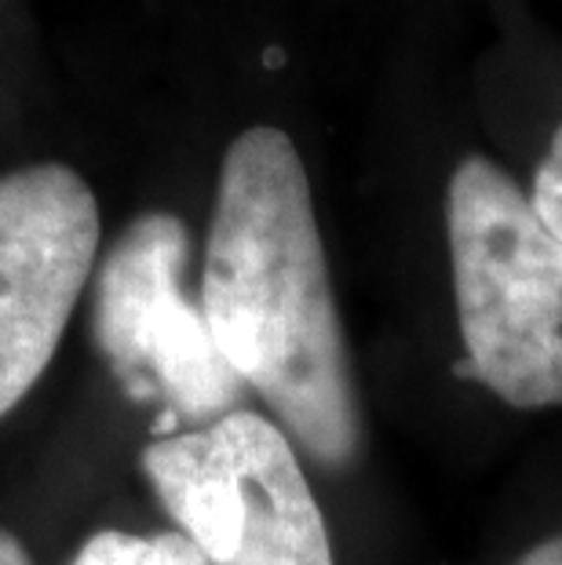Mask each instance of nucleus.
<instances>
[{
  "label": "nucleus",
  "instance_id": "obj_2",
  "mask_svg": "<svg viewBox=\"0 0 562 565\" xmlns=\"http://www.w3.org/2000/svg\"><path fill=\"white\" fill-rule=\"evenodd\" d=\"M446 234L468 369L511 408L562 402V242L505 168L468 153Z\"/></svg>",
  "mask_w": 562,
  "mask_h": 565
},
{
  "label": "nucleus",
  "instance_id": "obj_5",
  "mask_svg": "<svg viewBox=\"0 0 562 565\" xmlns=\"http://www.w3.org/2000/svg\"><path fill=\"white\" fill-rule=\"evenodd\" d=\"M99 201L70 164L0 175V419L52 365L99 252Z\"/></svg>",
  "mask_w": 562,
  "mask_h": 565
},
{
  "label": "nucleus",
  "instance_id": "obj_9",
  "mask_svg": "<svg viewBox=\"0 0 562 565\" xmlns=\"http://www.w3.org/2000/svg\"><path fill=\"white\" fill-rule=\"evenodd\" d=\"M0 565H33L30 551L19 544V536L11 529H0Z\"/></svg>",
  "mask_w": 562,
  "mask_h": 565
},
{
  "label": "nucleus",
  "instance_id": "obj_1",
  "mask_svg": "<svg viewBox=\"0 0 562 565\" xmlns=\"http://www.w3.org/2000/svg\"><path fill=\"white\" fill-rule=\"evenodd\" d=\"M201 310L223 358L329 471L362 449L351 358L296 142L253 125L223 153Z\"/></svg>",
  "mask_w": 562,
  "mask_h": 565
},
{
  "label": "nucleus",
  "instance_id": "obj_7",
  "mask_svg": "<svg viewBox=\"0 0 562 565\" xmlns=\"http://www.w3.org/2000/svg\"><path fill=\"white\" fill-rule=\"evenodd\" d=\"M533 212L541 215V223L562 242V125L552 131V142H548V153L537 164L533 175Z\"/></svg>",
  "mask_w": 562,
  "mask_h": 565
},
{
  "label": "nucleus",
  "instance_id": "obj_8",
  "mask_svg": "<svg viewBox=\"0 0 562 565\" xmlns=\"http://www.w3.org/2000/svg\"><path fill=\"white\" fill-rule=\"evenodd\" d=\"M516 565H562V536L541 540V544L526 551Z\"/></svg>",
  "mask_w": 562,
  "mask_h": 565
},
{
  "label": "nucleus",
  "instance_id": "obj_4",
  "mask_svg": "<svg viewBox=\"0 0 562 565\" xmlns=\"http://www.w3.org/2000/svg\"><path fill=\"white\" fill-rule=\"evenodd\" d=\"M187 263L190 231L179 215H136L95 270L92 332L128 398L161 402L165 419L209 427L234 413L245 383L187 296Z\"/></svg>",
  "mask_w": 562,
  "mask_h": 565
},
{
  "label": "nucleus",
  "instance_id": "obj_6",
  "mask_svg": "<svg viewBox=\"0 0 562 565\" xmlns=\"http://www.w3.org/2000/svg\"><path fill=\"white\" fill-rule=\"evenodd\" d=\"M74 565H212L201 547L183 533H121L103 529L88 536L74 555Z\"/></svg>",
  "mask_w": 562,
  "mask_h": 565
},
{
  "label": "nucleus",
  "instance_id": "obj_3",
  "mask_svg": "<svg viewBox=\"0 0 562 565\" xmlns=\"http://www.w3.org/2000/svg\"><path fill=\"white\" fill-rule=\"evenodd\" d=\"M142 475L212 565H337L289 435L245 408L142 449Z\"/></svg>",
  "mask_w": 562,
  "mask_h": 565
}]
</instances>
